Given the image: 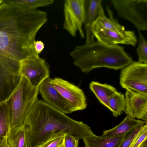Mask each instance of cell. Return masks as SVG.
Instances as JSON below:
<instances>
[{"label":"cell","mask_w":147,"mask_h":147,"mask_svg":"<svg viewBox=\"0 0 147 147\" xmlns=\"http://www.w3.org/2000/svg\"><path fill=\"white\" fill-rule=\"evenodd\" d=\"M47 20L45 11L3 2L0 5V63L20 64L39 55L35 51L34 42Z\"/></svg>","instance_id":"6da1fadb"},{"label":"cell","mask_w":147,"mask_h":147,"mask_svg":"<svg viewBox=\"0 0 147 147\" xmlns=\"http://www.w3.org/2000/svg\"><path fill=\"white\" fill-rule=\"evenodd\" d=\"M23 125L28 147H42L61 131L69 133L78 140L98 136L87 124L72 119L41 100L34 104Z\"/></svg>","instance_id":"7a4b0ae2"},{"label":"cell","mask_w":147,"mask_h":147,"mask_svg":"<svg viewBox=\"0 0 147 147\" xmlns=\"http://www.w3.org/2000/svg\"><path fill=\"white\" fill-rule=\"evenodd\" d=\"M69 55L75 65L86 74L100 67L122 69L133 61L123 47L107 45L97 41L76 46Z\"/></svg>","instance_id":"3957f363"},{"label":"cell","mask_w":147,"mask_h":147,"mask_svg":"<svg viewBox=\"0 0 147 147\" xmlns=\"http://www.w3.org/2000/svg\"><path fill=\"white\" fill-rule=\"evenodd\" d=\"M39 92V87L33 86L22 76L18 86L7 100L10 128L23 125L29 111L38 100Z\"/></svg>","instance_id":"277c9868"},{"label":"cell","mask_w":147,"mask_h":147,"mask_svg":"<svg viewBox=\"0 0 147 147\" xmlns=\"http://www.w3.org/2000/svg\"><path fill=\"white\" fill-rule=\"evenodd\" d=\"M119 16L138 30H147V0H111Z\"/></svg>","instance_id":"5b68a950"},{"label":"cell","mask_w":147,"mask_h":147,"mask_svg":"<svg viewBox=\"0 0 147 147\" xmlns=\"http://www.w3.org/2000/svg\"><path fill=\"white\" fill-rule=\"evenodd\" d=\"M120 84L126 90L147 95V64L132 61L121 71Z\"/></svg>","instance_id":"8992f818"},{"label":"cell","mask_w":147,"mask_h":147,"mask_svg":"<svg viewBox=\"0 0 147 147\" xmlns=\"http://www.w3.org/2000/svg\"><path fill=\"white\" fill-rule=\"evenodd\" d=\"M85 0H66L64 2L63 27L73 37H76L78 32L81 38L85 37L82 29L85 18Z\"/></svg>","instance_id":"52a82bcc"},{"label":"cell","mask_w":147,"mask_h":147,"mask_svg":"<svg viewBox=\"0 0 147 147\" xmlns=\"http://www.w3.org/2000/svg\"><path fill=\"white\" fill-rule=\"evenodd\" d=\"M20 71L33 86L39 87L42 82L49 78V66L39 55L31 56L20 63Z\"/></svg>","instance_id":"ba28073f"},{"label":"cell","mask_w":147,"mask_h":147,"mask_svg":"<svg viewBox=\"0 0 147 147\" xmlns=\"http://www.w3.org/2000/svg\"><path fill=\"white\" fill-rule=\"evenodd\" d=\"M51 83L68 102L73 112L86 108L87 102L84 93L78 86L60 78L51 79Z\"/></svg>","instance_id":"9c48e42d"},{"label":"cell","mask_w":147,"mask_h":147,"mask_svg":"<svg viewBox=\"0 0 147 147\" xmlns=\"http://www.w3.org/2000/svg\"><path fill=\"white\" fill-rule=\"evenodd\" d=\"M20 65L0 63V102L6 101L18 85Z\"/></svg>","instance_id":"30bf717a"},{"label":"cell","mask_w":147,"mask_h":147,"mask_svg":"<svg viewBox=\"0 0 147 147\" xmlns=\"http://www.w3.org/2000/svg\"><path fill=\"white\" fill-rule=\"evenodd\" d=\"M92 30L97 41L107 45L122 44L135 46L137 42V37L134 30H125L121 33L103 28Z\"/></svg>","instance_id":"8fae6325"},{"label":"cell","mask_w":147,"mask_h":147,"mask_svg":"<svg viewBox=\"0 0 147 147\" xmlns=\"http://www.w3.org/2000/svg\"><path fill=\"white\" fill-rule=\"evenodd\" d=\"M51 78L44 80L39 86V91L45 102L50 106L65 114L73 112L68 102L51 83Z\"/></svg>","instance_id":"7c38bea8"},{"label":"cell","mask_w":147,"mask_h":147,"mask_svg":"<svg viewBox=\"0 0 147 147\" xmlns=\"http://www.w3.org/2000/svg\"><path fill=\"white\" fill-rule=\"evenodd\" d=\"M125 113L131 118L141 119L147 123V95L126 90Z\"/></svg>","instance_id":"4fadbf2b"},{"label":"cell","mask_w":147,"mask_h":147,"mask_svg":"<svg viewBox=\"0 0 147 147\" xmlns=\"http://www.w3.org/2000/svg\"><path fill=\"white\" fill-rule=\"evenodd\" d=\"M102 0H85V18L84 23L86 32V44L94 41L92 26L99 17L105 15Z\"/></svg>","instance_id":"5bb4252c"},{"label":"cell","mask_w":147,"mask_h":147,"mask_svg":"<svg viewBox=\"0 0 147 147\" xmlns=\"http://www.w3.org/2000/svg\"><path fill=\"white\" fill-rule=\"evenodd\" d=\"M147 123L142 120L133 119L127 115L123 120L118 125L111 129L104 130L101 136L110 138L124 134L133 128Z\"/></svg>","instance_id":"9a60e30c"},{"label":"cell","mask_w":147,"mask_h":147,"mask_svg":"<svg viewBox=\"0 0 147 147\" xmlns=\"http://www.w3.org/2000/svg\"><path fill=\"white\" fill-rule=\"evenodd\" d=\"M89 88L99 102L109 109V98L117 91L116 89L111 85L96 81L91 82Z\"/></svg>","instance_id":"2e32d148"},{"label":"cell","mask_w":147,"mask_h":147,"mask_svg":"<svg viewBox=\"0 0 147 147\" xmlns=\"http://www.w3.org/2000/svg\"><path fill=\"white\" fill-rule=\"evenodd\" d=\"M107 9L109 18L105 15L98 17L92 24V30L103 28L120 33L123 32L125 30L124 26L120 24L114 18L112 11L107 6Z\"/></svg>","instance_id":"e0dca14e"},{"label":"cell","mask_w":147,"mask_h":147,"mask_svg":"<svg viewBox=\"0 0 147 147\" xmlns=\"http://www.w3.org/2000/svg\"><path fill=\"white\" fill-rule=\"evenodd\" d=\"M126 133L113 137L100 136L95 138H84L82 139L84 147H119Z\"/></svg>","instance_id":"ac0fdd59"},{"label":"cell","mask_w":147,"mask_h":147,"mask_svg":"<svg viewBox=\"0 0 147 147\" xmlns=\"http://www.w3.org/2000/svg\"><path fill=\"white\" fill-rule=\"evenodd\" d=\"M7 140L11 147H28L24 126L9 128Z\"/></svg>","instance_id":"d6986e66"},{"label":"cell","mask_w":147,"mask_h":147,"mask_svg":"<svg viewBox=\"0 0 147 147\" xmlns=\"http://www.w3.org/2000/svg\"><path fill=\"white\" fill-rule=\"evenodd\" d=\"M9 123V113L7 100L0 102V147L7 138Z\"/></svg>","instance_id":"ffe728a7"},{"label":"cell","mask_w":147,"mask_h":147,"mask_svg":"<svg viewBox=\"0 0 147 147\" xmlns=\"http://www.w3.org/2000/svg\"><path fill=\"white\" fill-rule=\"evenodd\" d=\"M109 103V109L114 116L117 117L125 111V98L122 93L117 91L115 92L110 97Z\"/></svg>","instance_id":"44dd1931"},{"label":"cell","mask_w":147,"mask_h":147,"mask_svg":"<svg viewBox=\"0 0 147 147\" xmlns=\"http://www.w3.org/2000/svg\"><path fill=\"white\" fill-rule=\"evenodd\" d=\"M53 0H5L3 2L10 5L21 8L37 9L52 4Z\"/></svg>","instance_id":"7402d4cb"},{"label":"cell","mask_w":147,"mask_h":147,"mask_svg":"<svg viewBox=\"0 0 147 147\" xmlns=\"http://www.w3.org/2000/svg\"><path fill=\"white\" fill-rule=\"evenodd\" d=\"M138 43L136 51L138 57L139 62L147 64V42L141 32L138 30Z\"/></svg>","instance_id":"603a6c76"},{"label":"cell","mask_w":147,"mask_h":147,"mask_svg":"<svg viewBox=\"0 0 147 147\" xmlns=\"http://www.w3.org/2000/svg\"><path fill=\"white\" fill-rule=\"evenodd\" d=\"M147 138V125H143L136 135L129 147H139L142 143Z\"/></svg>","instance_id":"cb8c5ba5"},{"label":"cell","mask_w":147,"mask_h":147,"mask_svg":"<svg viewBox=\"0 0 147 147\" xmlns=\"http://www.w3.org/2000/svg\"><path fill=\"white\" fill-rule=\"evenodd\" d=\"M144 125L136 127L126 133L119 147H129L136 135Z\"/></svg>","instance_id":"d4e9b609"},{"label":"cell","mask_w":147,"mask_h":147,"mask_svg":"<svg viewBox=\"0 0 147 147\" xmlns=\"http://www.w3.org/2000/svg\"><path fill=\"white\" fill-rule=\"evenodd\" d=\"M65 133L63 131L58 132L43 147H59L62 144Z\"/></svg>","instance_id":"484cf974"},{"label":"cell","mask_w":147,"mask_h":147,"mask_svg":"<svg viewBox=\"0 0 147 147\" xmlns=\"http://www.w3.org/2000/svg\"><path fill=\"white\" fill-rule=\"evenodd\" d=\"M79 141L76 139L71 134L65 133L63 147H78Z\"/></svg>","instance_id":"4316f807"},{"label":"cell","mask_w":147,"mask_h":147,"mask_svg":"<svg viewBox=\"0 0 147 147\" xmlns=\"http://www.w3.org/2000/svg\"><path fill=\"white\" fill-rule=\"evenodd\" d=\"M34 44L35 51L36 53L39 55L43 50L44 48V44L40 40H35Z\"/></svg>","instance_id":"83f0119b"},{"label":"cell","mask_w":147,"mask_h":147,"mask_svg":"<svg viewBox=\"0 0 147 147\" xmlns=\"http://www.w3.org/2000/svg\"><path fill=\"white\" fill-rule=\"evenodd\" d=\"M139 147H147V138L142 143Z\"/></svg>","instance_id":"f1b7e54d"},{"label":"cell","mask_w":147,"mask_h":147,"mask_svg":"<svg viewBox=\"0 0 147 147\" xmlns=\"http://www.w3.org/2000/svg\"><path fill=\"white\" fill-rule=\"evenodd\" d=\"M1 147H11L7 141V138L4 141Z\"/></svg>","instance_id":"f546056e"},{"label":"cell","mask_w":147,"mask_h":147,"mask_svg":"<svg viewBox=\"0 0 147 147\" xmlns=\"http://www.w3.org/2000/svg\"><path fill=\"white\" fill-rule=\"evenodd\" d=\"M3 0H0V5L3 3Z\"/></svg>","instance_id":"4dcf8cb0"},{"label":"cell","mask_w":147,"mask_h":147,"mask_svg":"<svg viewBox=\"0 0 147 147\" xmlns=\"http://www.w3.org/2000/svg\"><path fill=\"white\" fill-rule=\"evenodd\" d=\"M63 143L59 147H63Z\"/></svg>","instance_id":"1f68e13d"},{"label":"cell","mask_w":147,"mask_h":147,"mask_svg":"<svg viewBox=\"0 0 147 147\" xmlns=\"http://www.w3.org/2000/svg\"></svg>","instance_id":"d6a6232c"}]
</instances>
